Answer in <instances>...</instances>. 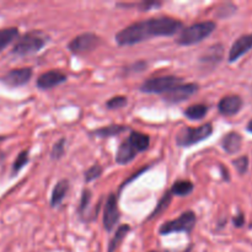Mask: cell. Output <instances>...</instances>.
Returning <instances> with one entry per match:
<instances>
[{"instance_id": "obj_20", "label": "cell", "mask_w": 252, "mask_h": 252, "mask_svg": "<svg viewBox=\"0 0 252 252\" xmlns=\"http://www.w3.org/2000/svg\"><path fill=\"white\" fill-rule=\"evenodd\" d=\"M129 230H130V228H129V225H127V224H123V225L118 226L115 236L111 239L110 244H108V251L107 252H115L116 250H117V248L121 245V243H122L123 239L126 238V235L129 233Z\"/></svg>"}, {"instance_id": "obj_11", "label": "cell", "mask_w": 252, "mask_h": 252, "mask_svg": "<svg viewBox=\"0 0 252 252\" xmlns=\"http://www.w3.org/2000/svg\"><path fill=\"white\" fill-rule=\"evenodd\" d=\"M252 49V33L244 34L239 37L231 46L230 52H229V59L230 63L239 61L243 56H245L249 51Z\"/></svg>"}, {"instance_id": "obj_5", "label": "cell", "mask_w": 252, "mask_h": 252, "mask_svg": "<svg viewBox=\"0 0 252 252\" xmlns=\"http://www.w3.org/2000/svg\"><path fill=\"white\" fill-rule=\"evenodd\" d=\"M196 214L192 211H187L175 220H170L162 224L159 233L161 235H169L172 233H191L196 225Z\"/></svg>"}, {"instance_id": "obj_21", "label": "cell", "mask_w": 252, "mask_h": 252, "mask_svg": "<svg viewBox=\"0 0 252 252\" xmlns=\"http://www.w3.org/2000/svg\"><path fill=\"white\" fill-rule=\"evenodd\" d=\"M17 37H19V30L16 27H9V29L0 30V52L6 48Z\"/></svg>"}, {"instance_id": "obj_24", "label": "cell", "mask_w": 252, "mask_h": 252, "mask_svg": "<svg viewBox=\"0 0 252 252\" xmlns=\"http://www.w3.org/2000/svg\"><path fill=\"white\" fill-rule=\"evenodd\" d=\"M29 162V150H24L17 155L16 160H15L14 165H12V174H17L25 165Z\"/></svg>"}, {"instance_id": "obj_29", "label": "cell", "mask_w": 252, "mask_h": 252, "mask_svg": "<svg viewBox=\"0 0 252 252\" xmlns=\"http://www.w3.org/2000/svg\"><path fill=\"white\" fill-rule=\"evenodd\" d=\"M64 144H65V139L58 140V142L54 144L53 149H52V153H51L53 159H59V158L64 154V152H65V149H64Z\"/></svg>"}, {"instance_id": "obj_17", "label": "cell", "mask_w": 252, "mask_h": 252, "mask_svg": "<svg viewBox=\"0 0 252 252\" xmlns=\"http://www.w3.org/2000/svg\"><path fill=\"white\" fill-rule=\"evenodd\" d=\"M128 142L132 144V147L134 148L138 153H140V152H144V150H147L148 148H149L150 138L149 135L144 134V133L133 130V132L130 133L129 138H128Z\"/></svg>"}, {"instance_id": "obj_8", "label": "cell", "mask_w": 252, "mask_h": 252, "mask_svg": "<svg viewBox=\"0 0 252 252\" xmlns=\"http://www.w3.org/2000/svg\"><path fill=\"white\" fill-rule=\"evenodd\" d=\"M198 91V85L194 83L189 84H180V85L175 86L174 89H171L170 91H167L166 94H164V100L167 101L170 103H179L181 101L187 100V98L191 97L192 95Z\"/></svg>"}, {"instance_id": "obj_12", "label": "cell", "mask_w": 252, "mask_h": 252, "mask_svg": "<svg viewBox=\"0 0 252 252\" xmlns=\"http://www.w3.org/2000/svg\"><path fill=\"white\" fill-rule=\"evenodd\" d=\"M66 75L59 70H49L41 74L37 79V86L42 90H48V89L56 88L61 84L65 83Z\"/></svg>"}, {"instance_id": "obj_26", "label": "cell", "mask_w": 252, "mask_h": 252, "mask_svg": "<svg viewBox=\"0 0 252 252\" xmlns=\"http://www.w3.org/2000/svg\"><path fill=\"white\" fill-rule=\"evenodd\" d=\"M127 97L125 96H116V97H112L111 100H108L106 102V106L110 110H116V108H122L127 105Z\"/></svg>"}, {"instance_id": "obj_14", "label": "cell", "mask_w": 252, "mask_h": 252, "mask_svg": "<svg viewBox=\"0 0 252 252\" xmlns=\"http://www.w3.org/2000/svg\"><path fill=\"white\" fill-rule=\"evenodd\" d=\"M224 57V47L221 44H214L211 46L201 57H199V63L203 66H216L221 62Z\"/></svg>"}, {"instance_id": "obj_32", "label": "cell", "mask_w": 252, "mask_h": 252, "mask_svg": "<svg viewBox=\"0 0 252 252\" xmlns=\"http://www.w3.org/2000/svg\"><path fill=\"white\" fill-rule=\"evenodd\" d=\"M221 172H223V179L225 180V181H228L229 180V174H228V171H226V169L225 167H221Z\"/></svg>"}, {"instance_id": "obj_7", "label": "cell", "mask_w": 252, "mask_h": 252, "mask_svg": "<svg viewBox=\"0 0 252 252\" xmlns=\"http://www.w3.org/2000/svg\"><path fill=\"white\" fill-rule=\"evenodd\" d=\"M101 43V38L98 36H96L95 33H81L79 36H76L75 38H73L70 41V43L68 44L69 49H70L71 53L74 54H85L89 52L94 51V49L97 48Z\"/></svg>"}, {"instance_id": "obj_6", "label": "cell", "mask_w": 252, "mask_h": 252, "mask_svg": "<svg viewBox=\"0 0 252 252\" xmlns=\"http://www.w3.org/2000/svg\"><path fill=\"white\" fill-rule=\"evenodd\" d=\"M184 83L182 78L174 75L160 76V78H152L149 80L144 81L140 86V91L147 94H166L175 86Z\"/></svg>"}, {"instance_id": "obj_25", "label": "cell", "mask_w": 252, "mask_h": 252, "mask_svg": "<svg viewBox=\"0 0 252 252\" xmlns=\"http://www.w3.org/2000/svg\"><path fill=\"white\" fill-rule=\"evenodd\" d=\"M102 175V167H101V165L96 164L94 165V166H91L90 169L86 170L85 172V181L86 182H91L94 181V180L98 179V177Z\"/></svg>"}, {"instance_id": "obj_1", "label": "cell", "mask_w": 252, "mask_h": 252, "mask_svg": "<svg viewBox=\"0 0 252 252\" xmlns=\"http://www.w3.org/2000/svg\"><path fill=\"white\" fill-rule=\"evenodd\" d=\"M184 27L180 20L171 17H154L145 21L134 22L125 27L116 34V41L120 46H133L143 41L159 36H174Z\"/></svg>"}, {"instance_id": "obj_2", "label": "cell", "mask_w": 252, "mask_h": 252, "mask_svg": "<svg viewBox=\"0 0 252 252\" xmlns=\"http://www.w3.org/2000/svg\"><path fill=\"white\" fill-rule=\"evenodd\" d=\"M217 25L213 21H204V22H197V24L191 25V26L186 27L180 32V36L177 37L176 42L181 46H192V44L199 43L211 36L216 30Z\"/></svg>"}, {"instance_id": "obj_22", "label": "cell", "mask_w": 252, "mask_h": 252, "mask_svg": "<svg viewBox=\"0 0 252 252\" xmlns=\"http://www.w3.org/2000/svg\"><path fill=\"white\" fill-rule=\"evenodd\" d=\"M208 113V106L203 105V103H197V105H192L185 111V116L189 120H202V118L206 117V115Z\"/></svg>"}, {"instance_id": "obj_31", "label": "cell", "mask_w": 252, "mask_h": 252, "mask_svg": "<svg viewBox=\"0 0 252 252\" xmlns=\"http://www.w3.org/2000/svg\"><path fill=\"white\" fill-rule=\"evenodd\" d=\"M233 221H234V225H235L236 228H241V226L245 224V217H244L243 213H239L238 216L234 217Z\"/></svg>"}, {"instance_id": "obj_23", "label": "cell", "mask_w": 252, "mask_h": 252, "mask_svg": "<svg viewBox=\"0 0 252 252\" xmlns=\"http://www.w3.org/2000/svg\"><path fill=\"white\" fill-rule=\"evenodd\" d=\"M127 130V127L125 126H107V127H102L100 129L95 130L94 134L96 137H100V138H108V137H112V135H118L121 134L122 132Z\"/></svg>"}, {"instance_id": "obj_13", "label": "cell", "mask_w": 252, "mask_h": 252, "mask_svg": "<svg viewBox=\"0 0 252 252\" xmlns=\"http://www.w3.org/2000/svg\"><path fill=\"white\" fill-rule=\"evenodd\" d=\"M243 105V98L240 96L230 95L221 98L220 102L218 103V110L223 116L230 117V116H235L236 113L240 112Z\"/></svg>"}, {"instance_id": "obj_30", "label": "cell", "mask_w": 252, "mask_h": 252, "mask_svg": "<svg viewBox=\"0 0 252 252\" xmlns=\"http://www.w3.org/2000/svg\"><path fill=\"white\" fill-rule=\"evenodd\" d=\"M90 201H91V191L90 189H84L83 196H81L80 207H79V212H80V214H83L84 212L88 209L89 204H90Z\"/></svg>"}, {"instance_id": "obj_18", "label": "cell", "mask_w": 252, "mask_h": 252, "mask_svg": "<svg viewBox=\"0 0 252 252\" xmlns=\"http://www.w3.org/2000/svg\"><path fill=\"white\" fill-rule=\"evenodd\" d=\"M68 189H69V182L66 181V180H61V181L56 185L53 192H52V198H51L52 207H58L59 204L63 202Z\"/></svg>"}, {"instance_id": "obj_15", "label": "cell", "mask_w": 252, "mask_h": 252, "mask_svg": "<svg viewBox=\"0 0 252 252\" xmlns=\"http://www.w3.org/2000/svg\"><path fill=\"white\" fill-rule=\"evenodd\" d=\"M138 152L132 147L128 140L122 142L117 149V154H116V161L120 165H126L128 162L132 161L135 157H137Z\"/></svg>"}, {"instance_id": "obj_16", "label": "cell", "mask_w": 252, "mask_h": 252, "mask_svg": "<svg viewBox=\"0 0 252 252\" xmlns=\"http://www.w3.org/2000/svg\"><path fill=\"white\" fill-rule=\"evenodd\" d=\"M221 145H223V149L228 154H235V153H238L241 149L243 137L239 133L230 132L224 135L223 140H221Z\"/></svg>"}, {"instance_id": "obj_33", "label": "cell", "mask_w": 252, "mask_h": 252, "mask_svg": "<svg viewBox=\"0 0 252 252\" xmlns=\"http://www.w3.org/2000/svg\"><path fill=\"white\" fill-rule=\"evenodd\" d=\"M246 129H248L249 133H251V134H252V120L250 121V122H249V125H248V127H246Z\"/></svg>"}, {"instance_id": "obj_27", "label": "cell", "mask_w": 252, "mask_h": 252, "mask_svg": "<svg viewBox=\"0 0 252 252\" xmlns=\"http://www.w3.org/2000/svg\"><path fill=\"white\" fill-rule=\"evenodd\" d=\"M234 166H235L236 171L240 175H245L249 170V158L248 157H240L233 161Z\"/></svg>"}, {"instance_id": "obj_4", "label": "cell", "mask_w": 252, "mask_h": 252, "mask_svg": "<svg viewBox=\"0 0 252 252\" xmlns=\"http://www.w3.org/2000/svg\"><path fill=\"white\" fill-rule=\"evenodd\" d=\"M48 38L42 32H30L16 42L12 48V53L16 56H29V54L37 53L46 46Z\"/></svg>"}, {"instance_id": "obj_3", "label": "cell", "mask_w": 252, "mask_h": 252, "mask_svg": "<svg viewBox=\"0 0 252 252\" xmlns=\"http://www.w3.org/2000/svg\"><path fill=\"white\" fill-rule=\"evenodd\" d=\"M213 133V126L211 123L201 126V127H187L182 128L176 135V144L179 147L189 148L194 144H198L199 142H203L207 138H209Z\"/></svg>"}, {"instance_id": "obj_28", "label": "cell", "mask_w": 252, "mask_h": 252, "mask_svg": "<svg viewBox=\"0 0 252 252\" xmlns=\"http://www.w3.org/2000/svg\"><path fill=\"white\" fill-rule=\"evenodd\" d=\"M170 201H171V192H167V193L165 194L164 197H162L161 201L159 202V204H158V207L155 208V211L152 213V216H150V219H152L154 216H157V214L161 213L164 209H166L167 206H169Z\"/></svg>"}, {"instance_id": "obj_19", "label": "cell", "mask_w": 252, "mask_h": 252, "mask_svg": "<svg viewBox=\"0 0 252 252\" xmlns=\"http://www.w3.org/2000/svg\"><path fill=\"white\" fill-rule=\"evenodd\" d=\"M193 184L189 180H180V181H176L174 185H172L171 189V194H175V196L185 197L189 196L193 192Z\"/></svg>"}, {"instance_id": "obj_34", "label": "cell", "mask_w": 252, "mask_h": 252, "mask_svg": "<svg viewBox=\"0 0 252 252\" xmlns=\"http://www.w3.org/2000/svg\"><path fill=\"white\" fill-rule=\"evenodd\" d=\"M150 252H157V251H150Z\"/></svg>"}, {"instance_id": "obj_10", "label": "cell", "mask_w": 252, "mask_h": 252, "mask_svg": "<svg viewBox=\"0 0 252 252\" xmlns=\"http://www.w3.org/2000/svg\"><path fill=\"white\" fill-rule=\"evenodd\" d=\"M120 220V209H118L117 196L111 193L106 201L103 212V226L107 231H111Z\"/></svg>"}, {"instance_id": "obj_9", "label": "cell", "mask_w": 252, "mask_h": 252, "mask_svg": "<svg viewBox=\"0 0 252 252\" xmlns=\"http://www.w3.org/2000/svg\"><path fill=\"white\" fill-rule=\"evenodd\" d=\"M32 76L31 68H19L7 71L1 78V83L9 88H20L26 85Z\"/></svg>"}]
</instances>
